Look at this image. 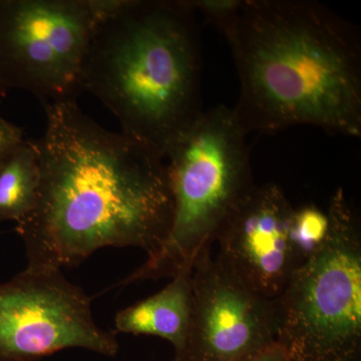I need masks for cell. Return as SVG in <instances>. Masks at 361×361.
<instances>
[{
  "label": "cell",
  "mask_w": 361,
  "mask_h": 361,
  "mask_svg": "<svg viewBox=\"0 0 361 361\" xmlns=\"http://www.w3.org/2000/svg\"><path fill=\"white\" fill-rule=\"evenodd\" d=\"M293 208L278 185L255 184L228 214L214 238L216 260L265 298L281 295L299 267L288 236Z\"/></svg>",
  "instance_id": "cell-9"
},
{
  "label": "cell",
  "mask_w": 361,
  "mask_h": 361,
  "mask_svg": "<svg viewBox=\"0 0 361 361\" xmlns=\"http://www.w3.org/2000/svg\"><path fill=\"white\" fill-rule=\"evenodd\" d=\"M211 246L192 268L191 327L179 361H244L276 343L275 299L258 295L212 256Z\"/></svg>",
  "instance_id": "cell-8"
},
{
  "label": "cell",
  "mask_w": 361,
  "mask_h": 361,
  "mask_svg": "<svg viewBox=\"0 0 361 361\" xmlns=\"http://www.w3.org/2000/svg\"><path fill=\"white\" fill-rule=\"evenodd\" d=\"M223 35L247 134L307 125L361 137V44L350 23L308 0H243Z\"/></svg>",
  "instance_id": "cell-2"
},
{
  "label": "cell",
  "mask_w": 361,
  "mask_h": 361,
  "mask_svg": "<svg viewBox=\"0 0 361 361\" xmlns=\"http://www.w3.org/2000/svg\"><path fill=\"white\" fill-rule=\"evenodd\" d=\"M201 78L200 30L189 0H123L94 27L82 90L123 133L164 156L204 111Z\"/></svg>",
  "instance_id": "cell-3"
},
{
  "label": "cell",
  "mask_w": 361,
  "mask_h": 361,
  "mask_svg": "<svg viewBox=\"0 0 361 361\" xmlns=\"http://www.w3.org/2000/svg\"><path fill=\"white\" fill-rule=\"evenodd\" d=\"M329 236L275 299L276 342L297 361L361 358L360 215L339 189L330 200Z\"/></svg>",
  "instance_id": "cell-5"
},
{
  "label": "cell",
  "mask_w": 361,
  "mask_h": 361,
  "mask_svg": "<svg viewBox=\"0 0 361 361\" xmlns=\"http://www.w3.org/2000/svg\"><path fill=\"white\" fill-rule=\"evenodd\" d=\"M173 361H179V360H173Z\"/></svg>",
  "instance_id": "cell-18"
},
{
  "label": "cell",
  "mask_w": 361,
  "mask_h": 361,
  "mask_svg": "<svg viewBox=\"0 0 361 361\" xmlns=\"http://www.w3.org/2000/svg\"><path fill=\"white\" fill-rule=\"evenodd\" d=\"M44 109V133L35 141L37 200L16 227L26 267H73L106 247L155 253L174 212L164 156L122 130L106 129L78 102Z\"/></svg>",
  "instance_id": "cell-1"
},
{
  "label": "cell",
  "mask_w": 361,
  "mask_h": 361,
  "mask_svg": "<svg viewBox=\"0 0 361 361\" xmlns=\"http://www.w3.org/2000/svg\"><path fill=\"white\" fill-rule=\"evenodd\" d=\"M97 23L90 0H0V82L42 106L77 102Z\"/></svg>",
  "instance_id": "cell-6"
},
{
  "label": "cell",
  "mask_w": 361,
  "mask_h": 361,
  "mask_svg": "<svg viewBox=\"0 0 361 361\" xmlns=\"http://www.w3.org/2000/svg\"><path fill=\"white\" fill-rule=\"evenodd\" d=\"M7 92H8V90H7V87L6 85L2 84L1 82H0V102L2 101V99H4V97H6Z\"/></svg>",
  "instance_id": "cell-16"
},
{
  "label": "cell",
  "mask_w": 361,
  "mask_h": 361,
  "mask_svg": "<svg viewBox=\"0 0 361 361\" xmlns=\"http://www.w3.org/2000/svg\"><path fill=\"white\" fill-rule=\"evenodd\" d=\"M189 4L195 13H200L222 32L238 13L243 0H189Z\"/></svg>",
  "instance_id": "cell-13"
},
{
  "label": "cell",
  "mask_w": 361,
  "mask_h": 361,
  "mask_svg": "<svg viewBox=\"0 0 361 361\" xmlns=\"http://www.w3.org/2000/svg\"><path fill=\"white\" fill-rule=\"evenodd\" d=\"M23 139V129L0 116V166Z\"/></svg>",
  "instance_id": "cell-14"
},
{
  "label": "cell",
  "mask_w": 361,
  "mask_h": 361,
  "mask_svg": "<svg viewBox=\"0 0 361 361\" xmlns=\"http://www.w3.org/2000/svg\"><path fill=\"white\" fill-rule=\"evenodd\" d=\"M92 301L61 270L26 267L0 284V361H39L71 348L115 357L116 336L94 322Z\"/></svg>",
  "instance_id": "cell-7"
},
{
  "label": "cell",
  "mask_w": 361,
  "mask_h": 361,
  "mask_svg": "<svg viewBox=\"0 0 361 361\" xmlns=\"http://www.w3.org/2000/svg\"><path fill=\"white\" fill-rule=\"evenodd\" d=\"M353 361H360V360H353Z\"/></svg>",
  "instance_id": "cell-17"
},
{
  "label": "cell",
  "mask_w": 361,
  "mask_h": 361,
  "mask_svg": "<svg viewBox=\"0 0 361 361\" xmlns=\"http://www.w3.org/2000/svg\"><path fill=\"white\" fill-rule=\"evenodd\" d=\"M244 361H297L280 344H272Z\"/></svg>",
  "instance_id": "cell-15"
},
{
  "label": "cell",
  "mask_w": 361,
  "mask_h": 361,
  "mask_svg": "<svg viewBox=\"0 0 361 361\" xmlns=\"http://www.w3.org/2000/svg\"><path fill=\"white\" fill-rule=\"evenodd\" d=\"M192 268L178 273L158 293L118 311L114 334L161 337L174 346L175 356L182 355L191 327Z\"/></svg>",
  "instance_id": "cell-10"
},
{
  "label": "cell",
  "mask_w": 361,
  "mask_h": 361,
  "mask_svg": "<svg viewBox=\"0 0 361 361\" xmlns=\"http://www.w3.org/2000/svg\"><path fill=\"white\" fill-rule=\"evenodd\" d=\"M247 135L233 108L220 104L204 111L173 140L164 155L174 202L170 232L144 264L114 287L173 278L193 267L228 214L255 185Z\"/></svg>",
  "instance_id": "cell-4"
},
{
  "label": "cell",
  "mask_w": 361,
  "mask_h": 361,
  "mask_svg": "<svg viewBox=\"0 0 361 361\" xmlns=\"http://www.w3.org/2000/svg\"><path fill=\"white\" fill-rule=\"evenodd\" d=\"M329 232L327 211L312 204L293 208L289 220L288 236L299 266L319 250Z\"/></svg>",
  "instance_id": "cell-12"
},
{
  "label": "cell",
  "mask_w": 361,
  "mask_h": 361,
  "mask_svg": "<svg viewBox=\"0 0 361 361\" xmlns=\"http://www.w3.org/2000/svg\"><path fill=\"white\" fill-rule=\"evenodd\" d=\"M39 180L37 142L23 139L0 166V223H18L32 212Z\"/></svg>",
  "instance_id": "cell-11"
}]
</instances>
